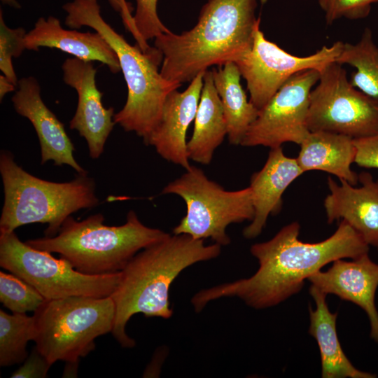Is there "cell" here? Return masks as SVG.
I'll list each match as a JSON object with an SVG mask.
<instances>
[{"instance_id":"484cf974","label":"cell","mask_w":378,"mask_h":378,"mask_svg":"<svg viewBox=\"0 0 378 378\" xmlns=\"http://www.w3.org/2000/svg\"><path fill=\"white\" fill-rule=\"evenodd\" d=\"M45 300L34 287L18 276L0 272V301L13 313L34 312Z\"/></svg>"},{"instance_id":"4fadbf2b","label":"cell","mask_w":378,"mask_h":378,"mask_svg":"<svg viewBox=\"0 0 378 378\" xmlns=\"http://www.w3.org/2000/svg\"><path fill=\"white\" fill-rule=\"evenodd\" d=\"M62 69L64 82L78 94L76 111L69 127L85 139L90 156L97 159L104 152L106 141L115 124L114 109L106 108L102 104L103 94L97 87V69L92 62L68 58Z\"/></svg>"},{"instance_id":"8fae6325","label":"cell","mask_w":378,"mask_h":378,"mask_svg":"<svg viewBox=\"0 0 378 378\" xmlns=\"http://www.w3.org/2000/svg\"><path fill=\"white\" fill-rule=\"evenodd\" d=\"M344 44L336 41L312 55L299 57L267 39L258 27L251 48L235 63L246 82L250 102L260 110L293 75L307 69L321 72L335 62Z\"/></svg>"},{"instance_id":"ffe728a7","label":"cell","mask_w":378,"mask_h":378,"mask_svg":"<svg viewBox=\"0 0 378 378\" xmlns=\"http://www.w3.org/2000/svg\"><path fill=\"white\" fill-rule=\"evenodd\" d=\"M309 293L316 309L309 308V333L318 346L323 378H374L376 375L356 368L342 350L336 330L337 313H332L326 302L327 295L311 285Z\"/></svg>"},{"instance_id":"5b68a950","label":"cell","mask_w":378,"mask_h":378,"mask_svg":"<svg viewBox=\"0 0 378 378\" xmlns=\"http://www.w3.org/2000/svg\"><path fill=\"white\" fill-rule=\"evenodd\" d=\"M104 221L101 214L80 221L70 216L57 235L25 242L59 253L82 273L102 275L121 272L138 252L170 234L145 225L134 211L128 212L123 225L108 226Z\"/></svg>"},{"instance_id":"83f0119b","label":"cell","mask_w":378,"mask_h":378,"mask_svg":"<svg viewBox=\"0 0 378 378\" xmlns=\"http://www.w3.org/2000/svg\"><path fill=\"white\" fill-rule=\"evenodd\" d=\"M376 3L378 0H318L328 24L342 18L363 19L369 15L372 5Z\"/></svg>"},{"instance_id":"2e32d148","label":"cell","mask_w":378,"mask_h":378,"mask_svg":"<svg viewBox=\"0 0 378 378\" xmlns=\"http://www.w3.org/2000/svg\"><path fill=\"white\" fill-rule=\"evenodd\" d=\"M204 74L202 71L197 74L184 91L175 90L167 95L158 124L144 139L162 158L185 169L191 165L187 153L186 132L196 115Z\"/></svg>"},{"instance_id":"f546056e","label":"cell","mask_w":378,"mask_h":378,"mask_svg":"<svg viewBox=\"0 0 378 378\" xmlns=\"http://www.w3.org/2000/svg\"><path fill=\"white\" fill-rule=\"evenodd\" d=\"M22 365L10 376L12 378H44L51 364L36 346L29 354Z\"/></svg>"},{"instance_id":"d4e9b609","label":"cell","mask_w":378,"mask_h":378,"mask_svg":"<svg viewBox=\"0 0 378 378\" xmlns=\"http://www.w3.org/2000/svg\"><path fill=\"white\" fill-rule=\"evenodd\" d=\"M35 321L34 316L26 314H9L0 309V365L22 364L29 355L27 343L34 340Z\"/></svg>"},{"instance_id":"277c9868","label":"cell","mask_w":378,"mask_h":378,"mask_svg":"<svg viewBox=\"0 0 378 378\" xmlns=\"http://www.w3.org/2000/svg\"><path fill=\"white\" fill-rule=\"evenodd\" d=\"M65 24L83 26L99 33L115 51L127 88L123 108L113 115L115 124L126 132L146 139L158 124L167 95L181 85L164 78L161 73L163 55L155 46L144 52L130 44L102 18L98 0H73L63 6Z\"/></svg>"},{"instance_id":"ac0fdd59","label":"cell","mask_w":378,"mask_h":378,"mask_svg":"<svg viewBox=\"0 0 378 378\" xmlns=\"http://www.w3.org/2000/svg\"><path fill=\"white\" fill-rule=\"evenodd\" d=\"M303 173L297 159L286 156L281 147L270 148L262 168L250 179L254 216L243 230L244 237L253 239L262 232L268 216L281 211L285 190Z\"/></svg>"},{"instance_id":"4316f807","label":"cell","mask_w":378,"mask_h":378,"mask_svg":"<svg viewBox=\"0 0 378 378\" xmlns=\"http://www.w3.org/2000/svg\"><path fill=\"white\" fill-rule=\"evenodd\" d=\"M27 34L22 27H8L0 10V69L3 74L18 87V80L13 64V58L19 57L26 50Z\"/></svg>"},{"instance_id":"9a60e30c","label":"cell","mask_w":378,"mask_h":378,"mask_svg":"<svg viewBox=\"0 0 378 378\" xmlns=\"http://www.w3.org/2000/svg\"><path fill=\"white\" fill-rule=\"evenodd\" d=\"M12 102L16 112L27 118L35 129L41 146V164L52 160L57 166L71 167L78 174L87 173L75 160L74 147L64 125L43 102L39 83L34 76L18 80Z\"/></svg>"},{"instance_id":"1f68e13d","label":"cell","mask_w":378,"mask_h":378,"mask_svg":"<svg viewBox=\"0 0 378 378\" xmlns=\"http://www.w3.org/2000/svg\"><path fill=\"white\" fill-rule=\"evenodd\" d=\"M113 8L120 15L125 29L130 32L136 41V45L142 50L147 51L151 46L140 34L134 20V8L126 0H108Z\"/></svg>"},{"instance_id":"ba28073f","label":"cell","mask_w":378,"mask_h":378,"mask_svg":"<svg viewBox=\"0 0 378 378\" xmlns=\"http://www.w3.org/2000/svg\"><path fill=\"white\" fill-rule=\"evenodd\" d=\"M186 170L162 190V194L180 196L186 204V214L173 234H188L195 239L209 238L221 246L228 245L231 240L226 232L227 226L253 218L250 188L227 190L200 168L190 165Z\"/></svg>"},{"instance_id":"d6986e66","label":"cell","mask_w":378,"mask_h":378,"mask_svg":"<svg viewBox=\"0 0 378 378\" xmlns=\"http://www.w3.org/2000/svg\"><path fill=\"white\" fill-rule=\"evenodd\" d=\"M24 43L26 50L56 48L84 61L100 62L112 73L120 71L115 51L99 33L65 29L59 20L53 16L38 18L34 28L27 33Z\"/></svg>"},{"instance_id":"9c48e42d","label":"cell","mask_w":378,"mask_h":378,"mask_svg":"<svg viewBox=\"0 0 378 378\" xmlns=\"http://www.w3.org/2000/svg\"><path fill=\"white\" fill-rule=\"evenodd\" d=\"M0 266L34 287L46 300L71 296L105 298L117 288L121 272L90 275L64 258L22 242L15 231L0 232Z\"/></svg>"},{"instance_id":"cb8c5ba5","label":"cell","mask_w":378,"mask_h":378,"mask_svg":"<svg viewBox=\"0 0 378 378\" xmlns=\"http://www.w3.org/2000/svg\"><path fill=\"white\" fill-rule=\"evenodd\" d=\"M335 62L356 69L349 80L356 89L378 99V46L370 28L364 29L360 40L354 43H344Z\"/></svg>"},{"instance_id":"e0dca14e","label":"cell","mask_w":378,"mask_h":378,"mask_svg":"<svg viewBox=\"0 0 378 378\" xmlns=\"http://www.w3.org/2000/svg\"><path fill=\"white\" fill-rule=\"evenodd\" d=\"M359 187L340 180L328 178L330 193L323 205L328 223L343 220L351 225L370 246L378 251V179L363 172L358 174Z\"/></svg>"},{"instance_id":"4dcf8cb0","label":"cell","mask_w":378,"mask_h":378,"mask_svg":"<svg viewBox=\"0 0 378 378\" xmlns=\"http://www.w3.org/2000/svg\"><path fill=\"white\" fill-rule=\"evenodd\" d=\"M356 148L354 162L360 167L378 169V133L354 139Z\"/></svg>"},{"instance_id":"603a6c76","label":"cell","mask_w":378,"mask_h":378,"mask_svg":"<svg viewBox=\"0 0 378 378\" xmlns=\"http://www.w3.org/2000/svg\"><path fill=\"white\" fill-rule=\"evenodd\" d=\"M211 71L226 120L229 142L235 146L241 145L259 110L248 99L235 62H227Z\"/></svg>"},{"instance_id":"44dd1931","label":"cell","mask_w":378,"mask_h":378,"mask_svg":"<svg viewBox=\"0 0 378 378\" xmlns=\"http://www.w3.org/2000/svg\"><path fill=\"white\" fill-rule=\"evenodd\" d=\"M296 158L304 172L323 171L355 186L358 174L351 169L356 148L350 136L323 131L310 132Z\"/></svg>"},{"instance_id":"7a4b0ae2","label":"cell","mask_w":378,"mask_h":378,"mask_svg":"<svg viewBox=\"0 0 378 378\" xmlns=\"http://www.w3.org/2000/svg\"><path fill=\"white\" fill-rule=\"evenodd\" d=\"M256 7L257 0H208L191 29L158 36L155 47L163 55L162 76L181 85L211 66L241 58L260 27Z\"/></svg>"},{"instance_id":"7c38bea8","label":"cell","mask_w":378,"mask_h":378,"mask_svg":"<svg viewBox=\"0 0 378 378\" xmlns=\"http://www.w3.org/2000/svg\"><path fill=\"white\" fill-rule=\"evenodd\" d=\"M320 73L307 69L293 75L260 109L249 127L243 146L281 147L284 143L300 145L310 131L307 127L309 97Z\"/></svg>"},{"instance_id":"30bf717a","label":"cell","mask_w":378,"mask_h":378,"mask_svg":"<svg viewBox=\"0 0 378 378\" xmlns=\"http://www.w3.org/2000/svg\"><path fill=\"white\" fill-rule=\"evenodd\" d=\"M320 73L309 97L310 132H330L352 139L378 133V99L354 87L342 64L335 62Z\"/></svg>"},{"instance_id":"52a82bcc","label":"cell","mask_w":378,"mask_h":378,"mask_svg":"<svg viewBox=\"0 0 378 378\" xmlns=\"http://www.w3.org/2000/svg\"><path fill=\"white\" fill-rule=\"evenodd\" d=\"M33 316L34 341L48 362H79L97 337L112 332L115 305L111 296H71L46 300Z\"/></svg>"},{"instance_id":"3957f363","label":"cell","mask_w":378,"mask_h":378,"mask_svg":"<svg viewBox=\"0 0 378 378\" xmlns=\"http://www.w3.org/2000/svg\"><path fill=\"white\" fill-rule=\"evenodd\" d=\"M221 246L206 245L203 239L188 234H169L138 252L121 271L120 281L111 295L115 305L112 335L123 348L135 341L126 326L136 314L169 318L173 314L169 300L172 282L186 268L217 258Z\"/></svg>"},{"instance_id":"7402d4cb","label":"cell","mask_w":378,"mask_h":378,"mask_svg":"<svg viewBox=\"0 0 378 378\" xmlns=\"http://www.w3.org/2000/svg\"><path fill=\"white\" fill-rule=\"evenodd\" d=\"M194 120L193 132L187 142L188 156L196 162L209 164L215 150L227 134L226 120L211 70L204 71L200 99Z\"/></svg>"},{"instance_id":"6da1fadb","label":"cell","mask_w":378,"mask_h":378,"mask_svg":"<svg viewBox=\"0 0 378 378\" xmlns=\"http://www.w3.org/2000/svg\"><path fill=\"white\" fill-rule=\"evenodd\" d=\"M300 229L293 222L271 239L253 244L250 251L259 264L256 272L197 292L191 300L195 310L199 312L222 298H238L257 309L274 307L300 292L306 279L330 262L368 253L369 246L345 220L330 237L316 243L300 241Z\"/></svg>"},{"instance_id":"f1b7e54d","label":"cell","mask_w":378,"mask_h":378,"mask_svg":"<svg viewBox=\"0 0 378 378\" xmlns=\"http://www.w3.org/2000/svg\"><path fill=\"white\" fill-rule=\"evenodd\" d=\"M134 20L141 36L148 41L171 31L162 22L158 15V0H135Z\"/></svg>"},{"instance_id":"836d02e7","label":"cell","mask_w":378,"mask_h":378,"mask_svg":"<svg viewBox=\"0 0 378 378\" xmlns=\"http://www.w3.org/2000/svg\"><path fill=\"white\" fill-rule=\"evenodd\" d=\"M65 363H66V365L64 369L63 377H76L79 362H65Z\"/></svg>"},{"instance_id":"e575fe53","label":"cell","mask_w":378,"mask_h":378,"mask_svg":"<svg viewBox=\"0 0 378 378\" xmlns=\"http://www.w3.org/2000/svg\"><path fill=\"white\" fill-rule=\"evenodd\" d=\"M4 4L8 5L14 8H20L21 6L17 0H1Z\"/></svg>"},{"instance_id":"d6a6232c","label":"cell","mask_w":378,"mask_h":378,"mask_svg":"<svg viewBox=\"0 0 378 378\" xmlns=\"http://www.w3.org/2000/svg\"><path fill=\"white\" fill-rule=\"evenodd\" d=\"M15 85H14L10 80H8L4 74L0 76V99L4 97V96L8 92L15 90Z\"/></svg>"},{"instance_id":"5bb4252c","label":"cell","mask_w":378,"mask_h":378,"mask_svg":"<svg viewBox=\"0 0 378 378\" xmlns=\"http://www.w3.org/2000/svg\"><path fill=\"white\" fill-rule=\"evenodd\" d=\"M307 280L325 294L335 295L363 309L370 321V337L378 342V312L374 301L378 264L370 259L368 253L351 261L337 259L328 270L317 271Z\"/></svg>"},{"instance_id":"8992f818","label":"cell","mask_w":378,"mask_h":378,"mask_svg":"<svg viewBox=\"0 0 378 378\" xmlns=\"http://www.w3.org/2000/svg\"><path fill=\"white\" fill-rule=\"evenodd\" d=\"M0 173L4 194L0 232L39 223L48 224L44 234L52 237L71 214L99 203L94 180L87 173L64 183L43 180L24 170L7 150L1 151Z\"/></svg>"}]
</instances>
